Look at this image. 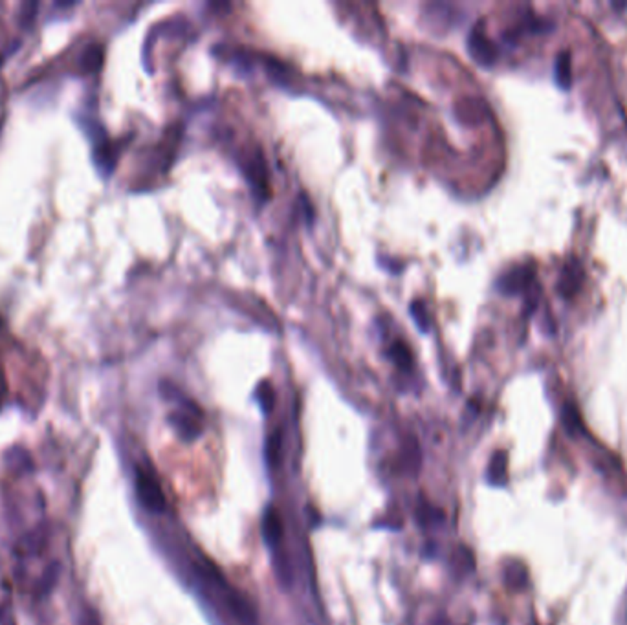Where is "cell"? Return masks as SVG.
<instances>
[{
    "mask_svg": "<svg viewBox=\"0 0 627 625\" xmlns=\"http://www.w3.org/2000/svg\"><path fill=\"white\" fill-rule=\"evenodd\" d=\"M563 422L567 423V429L571 433L580 426V420H578V414H576L574 407H569V405H567L565 411H563Z\"/></svg>",
    "mask_w": 627,
    "mask_h": 625,
    "instance_id": "17",
    "label": "cell"
},
{
    "mask_svg": "<svg viewBox=\"0 0 627 625\" xmlns=\"http://www.w3.org/2000/svg\"><path fill=\"white\" fill-rule=\"evenodd\" d=\"M59 574H61V563H59V561H52V563L46 567V570L43 572L41 579H39L35 593H37L39 596H48V594L53 591V587H55L57 579H59Z\"/></svg>",
    "mask_w": 627,
    "mask_h": 625,
    "instance_id": "11",
    "label": "cell"
},
{
    "mask_svg": "<svg viewBox=\"0 0 627 625\" xmlns=\"http://www.w3.org/2000/svg\"><path fill=\"white\" fill-rule=\"evenodd\" d=\"M4 464L6 468L10 471H13L15 475L32 473L33 468H35L28 449H24V447L20 446H11L10 449L4 453Z\"/></svg>",
    "mask_w": 627,
    "mask_h": 625,
    "instance_id": "5",
    "label": "cell"
},
{
    "mask_svg": "<svg viewBox=\"0 0 627 625\" xmlns=\"http://www.w3.org/2000/svg\"><path fill=\"white\" fill-rule=\"evenodd\" d=\"M4 393H6V383H4V378H2V374H0V402H2V398H4Z\"/></svg>",
    "mask_w": 627,
    "mask_h": 625,
    "instance_id": "19",
    "label": "cell"
},
{
    "mask_svg": "<svg viewBox=\"0 0 627 625\" xmlns=\"http://www.w3.org/2000/svg\"><path fill=\"white\" fill-rule=\"evenodd\" d=\"M409 314H411V317H413V321H415L416 329H418L422 334H428L429 330H431V317H429L428 305H425V301H422V299H415V301H411Z\"/></svg>",
    "mask_w": 627,
    "mask_h": 625,
    "instance_id": "12",
    "label": "cell"
},
{
    "mask_svg": "<svg viewBox=\"0 0 627 625\" xmlns=\"http://www.w3.org/2000/svg\"><path fill=\"white\" fill-rule=\"evenodd\" d=\"M0 616H2V607H0Z\"/></svg>",
    "mask_w": 627,
    "mask_h": 625,
    "instance_id": "21",
    "label": "cell"
},
{
    "mask_svg": "<svg viewBox=\"0 0 627 625\" xmlns=\"http://www.w3.org/2000/svg\"><path fill=\"white\" fill-rule=\"evenodd\" d=\"M248 162H250V165H244L246 178H248V182L253 185V189L264 191V189H266V165H264L263 156H259L257 160H255L253 156V158Z\"/></svg>",
    "mask_w": 627,
    "mask_h": 625,
    "instance_id": "9",
    "label": "cell"
},
{
    "mask_svg": "<svg viewBox=\"0 0 627 625\" xmlns=\"http://www.w3.org/2000/svg\"><path fill=\"white\" fill-rule=\"evenodd\" d=\"M554 79L561 90H569L572 85V65L571 53L561 52L554 63Z\"/></svg>",
    "mask_w": 627,
    "mask_h": 625,
    "instance_id": "8",
    "label": "cell"
},
{
    "mask_svg": "<svg viewBox=\"0 0 627 625\" xmlns=\"http://www.w3.org/2000/svg\"><path fill=\"white\" fill-rule=\"evenodd\" d=\"M468 52L473 57V61L482 66H491L497 61V46L479 26L468 35Z\"/></svg>",
    "mask_w": 627,
    "mask_h": 625,
    "instance_id": "3",
    "label": "cell"
},
{
    "mask_svg": "<svg viewBox=\"0 0 627 625\" xmlns=\"http://www.w3.org/2000/svg\"><path fill=\"white\" fill-rule=\"evenodd\" d=\"M44 541H46V530L43 527H37L35 530H32L29 534H26V537L20 543V550H22L26 555H35L39 550L43 548Z\"/></svg>",
    "mask_w": 627,
    "mask_h": 625,
    "instance_id": "14",
    "label": "cell"
},
{
    "mask_svg": "<svg viewBox=\"0 0 627 625\" xmlns=\"http://www.w3.org/2000/svg\"><path fill=\"white\" fill-rule=\"evenodd\" d=\"M505 581L512 588H523L528 581V572L523 563H508L505 567Z\"/></svg>",
    "mask_w": 627,
    "mask_h": 625,
    "instance_id": "13",
    "label": "cell"
},
{
    "mask_svg": "<svg viewBox=\"0 0 627 625\" xmlns=\"http://www.w3.org/2000/svg\"><path fill=\"white\" fill-rule=\"evenodd\" d=\"M281 442H283V438H281V431H275L274 435H270L268 440H266V461L268 464H277L279 461V447H281Z\"/></svg>",
    "mask_w": 627,
    "mask_h": 625,
    "instance_id": "16",
    "label": "cell"
},
{
    "mask_svg": "<svg viewBox=\"0 0 627 625\" xmlns=\"http://www.w3.org/2000/svg\"><path fill=\"white\" fill-rule=\"evenodd\" d=\"M263 536L270 546H277L283 537V522L275 508H268L263 515Z\"/></svg>",
    "mask_w": 627,
    "mask_h": 625,
    "instance_id": "6",
    "label": "cell"
},
{
    "mask_svg": "<svg viewBox=\"0 0 627 625\" xmlns=\"http://www.w3.org/2000/svg\"><path fill=\"white\" fill-rule=\"evenodd\" d=\"M79 625H99L98 616H95L92 611H88V609H86V611L83 612V616H81V618H79Z\"/></svg>",
    "mask_w": 627,
    "mask_h": 625,
    "instance_id": "18",
    "label": "cell"
},
{
    "mask_svg": "<svg viewBox=\"0 0 627 625\" xmlns=\"http://www.w3.org/2000/svg\"><path fill=\"white\" fill-rule=\"evenodd\" d=\"M488 482L494 486H503L506 482V453L495 452L488 466Z\"/></svg>",
    "mask_w": 627,
    "mask_h": 625,
    "instance_id": "10",
    "label": "cell"
},
{
    "mask_svg": "<svg viewBox=\"0 0 627 625\" xmlns=\"http://www.w3.org/2000/svg\"><path fill=\"white\" fill-rule=\"evenodd\" d=\"M387 357H389V362L395 363L400 371L404 372H409L413 371V354H411V348L407 347V343L404 339H396L389 345L387 348Z\"/></svg>",
    "mask_w": 627,
    "mask_h": 625,
    "instance_id": "7",
    "label": "cell"
},
{
    "mask_svg": "<svg viewBox=\"0 0 627 625\" xmlns=\"http://www.w3.org/2000/svg\"><path fill=\"white\" fill-rule=\"evenodd\" d=\"M581 282H583V270H581L578 261L572 259L565 264V268L561 270L557 291H560L561 297H571L580 290Z\"/></svg>",
    "mask_w": 627,
    "mask_h": 625,
    "instance_id": "4",
    "label": "cell"
},
{
    "mask_svg": "<svg viewBox=\"0 0 627 625\" xmlns=\"http://www.w3.org/2000/svg\"><path fill=\"white\" fill-rule=\"evenodd\" d=\"M134 488H136V497L147 512L161 513L165 512L167 501L161 492L158 480L143 470H136V479H134Z\"/></svg>",
    "mask_w": 627,
    "mask_h": 625,
    "instance_id": "1",
    "label": "cell"
},
{
    "mask_svg": "<svg viewBox=\"0 0 627 625\" xmlns=\"http://www.w3.org/2000/svg\"><path fill=\"white\" fill-rule=\"evenodd\" d=\"M255 398H257V404L260 405V409H263L264 414L272 413L275 404V390L268 380H263L259 386H257V389H255Z\"/></svg>",
    "mask_w": 627,
    "mask_h": 625,
    "instance_id": "15",
    "label": "cell"
},
{
    "mask_svg": "<svg viewBox=\"0 0 627 625\" xmlns=\"http://www.w3.org/2000/svg\"><path fill=\"white\" fill-rule=\"evenodd\" d=\"M534 277H536V266H532V264H519V266L506 270L497 279L495 288L503 296H519V294L528 291L534 287Z\"/></svg>",
    "mask_w": 627,
    "mask_h": 625,
    "instance_id": "2",
    "label": "cell"
},
{
    "mask_svg": "<svg viewBox=\"0 0 627 625\" xmlns=\"http://www.w3.org/2000/svg\"><path fill=\"white\" fill-rule=\"evenodd\" d=\"M8 625H15V621H10V624H8Z\"/></svg>",
    "mask_w": 627,
    "mask_h": 625,
    "instance_id": "20",
    "label": "cell"
}]
</instances>
